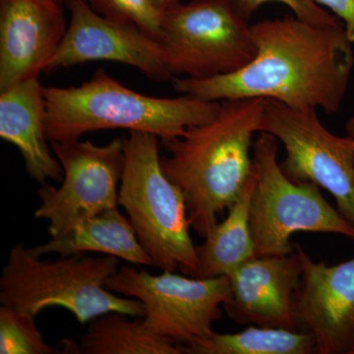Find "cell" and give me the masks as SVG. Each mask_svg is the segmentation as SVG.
Segmentation results:
<instances>
[{"instance_id": "cell-18", "label": "cell", "mask_w": 354, "mask_h": 354, "mask_svg": "<svg viewBox=\"0 0 354 354\" xmlns=\"http://www.w3.org/2000/svg\"><path fill=\"white\" fill-rule=\"evenodd\" d=\"M127 314L111 312L88 322L78 353L83 354H181L171 339L153 334L144 326L142 317L128 320Z\"/></svg>"}, {"instance_id": "cell-9", "label": "cell", "mask_w": 354, "mask_h": 354, "mask_svg": "<svg viewBox=\"0 0 354 354\" xmlns=\"http://www.w3.org/2000/svg\"><path fill=\"white\" fill-rule=\"evenodd\" d=\"M316 111L266 99L260 132L283 143L286 158L281 167L286 176L328 191L339 213L354 227V141L348 135L330 133Z\"/></svg>"}, {"instance_id": "cell-16", "label": "cell", "mask_w": 354, "mask_h": 354, "mask_svg": "<svg viewBox=\"0 0 354 354\" xmlns=\"http://www.w3.org/2000/svg\"><path fill=\"white\" fill-rule=\"evenodd\" d=\"M30 249L39 257L53 253L65 257L97 252L114 256L129 264L153 266V261L140 243L129 218L121 215L118 208L91 216L66 234L50 237L46 243Z\"/></svg>"}, {"instance_id": "cell-22", "label": "cell", "mask_w": 354, "mask_h": 354, "mask_svg": "<svg viewBox=\"0 0 354 354\" xmlns=\"http://www.w3.org/2000/svg\"><path fill=\"white\" fill-rule=\"evenodd\" d=\"M232 8L236 11L244 20L251 19L253 14L263 4L269 2H278L290 7L295 17L298 19L317 26L344 25L341 20L326 10L324 7L318 6L314 0H227Z\"/></svg>"}, {"instance_id": "cell-7", "label": "cell", "mask_w": 354, "mask_h": 354, "mask_svg": "<svg viewBox=\"0 0 354 354\" xmlns=\"http://www.w3.org/2000/svg\"><path fill=\"white\" fill-rule=\"evenodd\" d=\"M160 44L172 78L225 75L256 55L251 25L227 0H192L167 7Z\"/></svg>"}, {"instance_id": "cell-23", "label": "cell", "mask_w": 354, "mask_h": 354, "mask_svg": "<svg viewBox=\"0 0 354 354\" xmlns=\"http://www.w3.org/2000/svg\"><path fill=\"white\" fill-rule=\"evenodd\" d=\"M318 6L334 13L344 26L346 35L354 44V0H314Z\"/></svg>"}, {"instance_id": "cell-4", "label": "cell", "mask_w": 354, "mask_h": 354, "mask_svg": "<svg viewBox=\"0 0 354 354\" xmlns=\"http://www.w3.org/2000/svg\"><path fill=\"white\" fill-rule=\"evenodd\" d=\"M118 264L114 256L92 257L85 253L41 260L19 242L11 248L2 269L0 302L34 316L48 307H62L81 325L111 312L143 317L145 308L140 300L106 288V281L120 269Z\"/></svg>"}, {"instance_id": "cell-1", "label": "cell", "mask_w": 354, "mask_h": 354, "mask_svg": "<svg viewBox=\"0 0 354 354\" xmlns=\"http://www.w3.org/2000/svg\"><path fill=\"white\" fill-rule=\"evenodd\" d=\"M255 57L232 73L206 79L174 77L177 92L207 102L274 99L290 108L337 113L354 67L353 43L344 25L298 19L251 25Z\"/></svg>"}, {"instance_id": "cell-20", "label": "cell", "mask_w": 354, "mask_h": 354, "mask_svg": "<svg viewBox=\"0 0 354 354\" xmlns=\"http://www.w3.org/2000/svg\"><path fill=\"white\" fill-rule=\"evenodd\" d=\"M35 318L36 316L24 310L2 305L0 308V353H59V349L44 341Z\"/></svg>"}, {"instance_id": "cell-17", "label": "cell", "mask_w": 354, "mask_h": 354, "mask_svg": "<svg viewBox=\"0 0 354 354\" xmlns=\"http://www.w3.org/2000/svg\"><path fill=\"white\" fill-rule=\"evenodd\" d=\"M254 185L253 176L241 197L227 209L225 220L216 223L205 237L204 243L196 246L198 270L194 278L228 276L239 266L256 257L249 221Z\"/></svg>"}, {"instance_id": "cell-19", "label": "cell", "mask_w": 354, "mask_h": 354, "mask_svg": "<svg viewBox=\"0 0 354 354\" xmlns=\"http://www.w3.org/2000/svg\"><path fill=\"white\" fill-rule=\"evenodd\" d=\"M186 354H313L315 339L305 330L250 326L234 334H218L180 346Z\"/></svg>"}, {"instance_id": "cell-10", "label": "cell", "mask_w": 354, "mask_h": 354, "mask_svg": "<svg viewBox=\"0 0 354 354\" xmlns=\"http://www.w3.org/2000/svg\"><path fill=\"white\" fill-rule=\"evenodd\" d=\"M64 169L57 188L46 183L38 190L41 205L35 218L48 221L50 237L60 236L106 209L118 208V183L125 165L124 136L106 145L91 141L51 142Z\"/></svg>"}, {"instance_id": "cell-8", "label": "cell", "mask_w": 354, "mask_h": 354, "mask_svg": "<svg viewBox=\"0 0 354 354\" xmlns=\"http://www.w3.org/2000/svg\"><path fill=\"white\" fill-rule=\"evenodd\" d=\"M106 288L144 305V326L153 334L180 346L213 334L232 295L227 276L199 279L164 272L158 276L122 266L106 281Z\"/></svg>"}, {"instance_id": "cell-26", "label": "cell", "mask_w": 354, "mask_h": 354, "mask_svg": "<svg viewBox=\"0 0 354 354\" xmlns=\"http://www.w3.org/2000/svg\"><path fill=\"white\" fill-rule=\"evenodd\" d=\"M41 1L48 2V3L53 4V6H57L62 8L64 0H41Z\"/></svg>"}, {"instance_id": "cell-14", "label": "cell", "mask_w": 354, "mask_h": 354, "mask_svg": "<svg viewBox=\"0 0 354 354\" xmlns=\"http://www.w3.org/2000/svg\"><path fill=\"white\" fill-rule=\"evenodd\" d=\"M66 30L60 7L41 0H0V91L38 78Z\"/></svg>"}, {"instance_id": "cell-25", "label": "cell", "mask_w": 354, "mask_h": 354, "mask_svg": "<svg viewBox=\"0 0 354 354\" xmlns=\"http://www.w3.org/2000/svg\"><path fill=\"white\" fill-rule=\"evenodd\" d=\"M346 133L349 137L353 139L354 141V116L353 118H349L348 123L346 125Z\"/></svg>"}, {"instance_id": "cell-24", "label": "cell", "mask_w": 354, "mask_h": 354, "mask_svg": "<svg viewBox=\"0 0 354 354\" xmlns=\"http://www.w3.org/2000/svg\"><path fill=\"white\" fill-rule=\"evenodd\" d=\"M153 6H157L158 8L164 10L167 7L172 6V4L178 2V0H151Z\"/></svg>"}, {"instance_id": "cell-15", "label": "cell", "mask_w": 354, "mask_h": 354, "mask_svg": "<svg viewBox=\"0 0 354 354\" xmlns=\"http://www.w3.org/2000/svg\"><path fill=\"white\" fill-rule=\"evenodd\" d=\"M43 88L32 78L0 91V138L19 150L28 174L41 185L64 178L62 164L48 145Z\"/></svg>"}, {"instance_id": "cell-21", "label": "cell", "mask_w": 354, "mask_h": 354, "mask_svg": "<svg viewBox=\"0 0 354 354\" xmlns=\"http://www.w3.org/2000/svg\"><path fill=\"white\" fill-rule=\"evenodd\" d=\"M93 9L109 19L131 23L160 41L162 9L151 0H87Z\"/></svg>"}, {"instance_id": "cell-6", "label": "cell", "mask_w": 354, "mask_h": 354, "mask_svg": "<svg viewBox=\"0 0 354 354\" xmlns=\"http://www.w3.org/2000/svg\"><path fill=\"white\" fill-rule=\"evenodd\" d=\"M255 185L249 221L256 257L295 252L291 237L298 232L334 234L354 241V227L311 183L291 180L278 162V142L259 132L253 144Z\"/></svg>"}, {"instance_id": "cell-3", "label": "cell", "mask_w": 354, "mask_h": 354, "mask_svg": "<svg viewBox=\"0 0 354 354\" xmlns=\"http://www.w3.org/2000/svg\"><path fill=\"white\" fill-rule=\"evenodd\" d=\"M44 130L50 142H71L99 130L127 129L169 140L213 120L221 102L189 95L156 97L140 94L97 69L77 87L43 88Z\"/></svg>"}, {"instance_id": "cell-13", "label": "cell", "mask_w": 354, "mask_h": 354, "mask_svg": "<svg viewBox=\"0 0 354 354\" xmlns=\"http://www.w3.org/2000/svg\"><path fill=\"white\" fill-rule=\"evenodd\" d=\"M301 274L297 249L290 255L254 257L228 274L232 295L223 310L239 325L300 330L295 295Z\"/></svg>"}, {"instance_id": "cell-5", "label": "cell", "mask_w": 354, "mask_h": 354, "mask_svg": "<svg viewBox=\"0 0 354 354\" xmlns=\"http://www.w3.org/2000/svg\"><path fill=\"white\" fill-rule=\"evenodd\" d=\"M158 137L129 131L124 136L125 165L118 205L127 211L140 243L162 272H183L194 277L196 245L183 191L162 172Z\"/></svg>"}, {"instance_id": "cell-2", "label": "cell", "mask_w": 354, "mask_h": 354, "mask_svg": "<svg viewBox=\"0 0 354 354\" xmlns=\"http://www.w3.org/2000/svg\"><path fill=\"white\" fill-rule=\"evenodd\" d=\"M265 101H223L213 120L162 141L169 153L160 157L162 172L183 191L191 228L203 239L252 179L253 137Z\"/></svg>"}, {"instance_id": "cell-12", "label": "cell", "mask_w": 354, "mask_h": 354, "mask_svg": "<svg viewBox=\"0 0 354 354\" xmlns=\"http://www.w3.org/2000/svg\"><path fill=\"white\" fill-rule=\"evenodd\" d=\"M295 249L302 265L295 295L298 328L313 335L317 353L354 354V258L328 266Z\"/></svg>"}, {"instance_id": "cell-11", "label": "cell", "mask_w": 354, "mask_h": 354, "mask_svg": "<svg viewBox=\"0 0 354 354\" xmlns=\"http://www.w3.org/2000/svg\"><path fill=\"white\" fill-rule=\"evenodd\" d=\"M71 14L62 43L44 72L95 60L120 62L139 69L153 81L172 76L162 44L131 23L104 17L87 0H64Z\"/></svg>"}]
</instances>
